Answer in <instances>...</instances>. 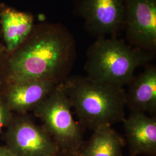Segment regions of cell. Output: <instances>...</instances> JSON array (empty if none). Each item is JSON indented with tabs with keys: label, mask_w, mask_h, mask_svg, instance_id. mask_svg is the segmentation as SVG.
I'll use <instances>...</instances> for the list:
<instances>
[{
	"label": "cell",
	"mask_w": 156,
	"mask_h": 156,
	"mask_svg": "<svg viewBox=\"0 0 156 156\" xmlns=\"http://www.w3.org/2000/svg\"><path fill=\"white\" fill-rule=\"evenodd\" d=\"M1 32L8 53L16 49L27 39L34 27L32 15L4 4L0 5Z\"/></svg>",
	"instance_id": "10"
},
{
	"label": "cell",
	"mask_w": 156,
	"mask_h": 156,
	"mask_svg": "<svg viewBox=\"0 0 156 156\" xmlns=\"http://www.w3.org/2000/svg\"><path fill=\"white\" fill-rule=\"evenodd\" d=\"M126 104L132 112L154 113L156 111V68L148 66L128 84Z\"/></svg>",
	"instance_id": "9"
},
{
	"label": "cell",
	"mask_w": 156,
	"mask_h": 156,
	"mask_svg": "<svg viewBox=\"0 0 156 156\" xmlns=\"http://www.w3.org/2000/svg\"><path fill=\"white\" fill-rule=\"evenodd\" d=\"M76 11L97 39L117 38L124 28V0H79Z\"/></svg>",
	"instance_id": "5"
},
{
	"label": "cell",
	"mask_w": 156,
	"mask_h": 156,
	"mask_svg": "<svg viewBox=\"0 0 156 156\" xmlns=\"http://www.w3.org/2000/svg\"><path fill=\"white\" fill-rule=\"evenodd\" d=\"M152 53L117 38L97 39L87 50L86 76L120 87L128 85L137 68L151 59Z\"/></svg>",
	"instance_id": "3"
},
{
	"label": "cell",
	"mask_w": 156,
	"mask_h": 156,
	"mask_svg": "<svg viewBox=\"0 0 156 156\" xmlns=\"http://www.w3.org/2000/svg\"><path fill=\"white\" fill-rule=\"evenodd\" d=\"M71 108L61 83L34 109L60 151L77 153L83 146L82 132L73 117Z\"/></svg>",
	"instance_id": "4"
},
{
	"label": "cell",
	"mask_w": 156,
	"mask_h": 156,
	"mask_svg": "<svg viewBox=\"0 0 156 156\" xmlns=\"http://www.w3.org/2000/svg\"><path fill=\"white\" fill-rule=\"evenodd\" d=\"M4 50H5V47H3V46L0 45V55L4 51Z\"/></svg>",
	"instance_id": "16"
},
{
	"label": "cell",
	"mask_w": 156,
	"mask_h": 156,
	"mask_svg": "<svg viewBox=\"0 0 156 156\" xmlns=\"http://www.w3.org/2000/svg\"><path fill=\"white\" fill-rule=\"evenodd\" d=\"M123 29L132 46L153 53L156 49V0H124Z\"/></svg>",
	"instance_id": "6"
},
{
	"label": "cell",
	"mask_w": 156,
	"mask_h": 156,
	"mask_svg": "<svg viewBox=\"0 0 156 156\" xmlns=\"http://www.w3.org/2000/svg\"><path fill=\"white\" fill-rule=\"evenodd\" d=\"M58 84L47 80L13 83L7 93L6 104L11 110L17 111L35 109Z\"/></svg>",
	"instance_id": "11"
},
{
	"label": "cell",
	"mask_w": 156,
	"mask_h": 156,
	"mask_svg": "<svg viewBox=\"0 0 156 156\" xmlns=\"http://www.w3.org/2000/svg\"><path fill=\"white\" fill-rule=\"evenodd\" d=\"M125 140L131 156L156 154V118L146 113L132 112L123 121Z\"/></svg>",
	"instance_id": "8"
},
{
	"label": "cell",
	"mask_w": 156,
	"mask_h": 156,
	"mask_svg": "<svg viewBox=\"0 0 156 156\" xmlns=\"http://www.w3.org/2000/svg\"><path fill=\"white\" fill-rule=\"evenodd\" d=\"M0 156H15L6 146H0Z\"/></svg>",
	"instance_id": "14"
},
{
	"label": "cell",
	"mask_w": 156,
	"mask_h": 156,
	"mask_svg": "<svg viewBox=\"0 0 156 156\" xmlns=\"http://www.w3.org/2000/svg\"><path fill=\"white\" fill-rule=\"evenodd\" d=\"M62 84L84 127L94 130L123 122L126 106L123 87L86 76L68 77Z\"/></svg>",
	"instance_id": "2"
},
{
	"label": "cell",
	"mask_w": 156,
	"mask_h": 156,
	"mask_svg": "<svg viewBox=\"0 0 156 156\" xmlns=\"http://www.w3.org/2000/svg\"><path fill=\"white\" fill-rule=\"evenodd\" d=\"M6 146L15 156H57L60 151L45 129L27 118L19 119L11 125Z\"/></svg>",
	"instance_id": "7"
},
{
	"label": "cell",
	"mask_w": 156,
	"mask_h": 156,
	"mask_svg": "<svg viewBox=\"0 0 156 156\" xmlns=\"http://www.w3.org/2000/svg\"><path fill=\"white\" fill-rule=\"evenodd\" d=\"M11 109L4 101L0 98V131L2 127L9 121Z\"/></svg>",
	"instance_id": "13"
},
{
	"label": "cell",
	"mask_w": 156,
	"mask_h": 156,
	"mask_svg": "<svg viewBox=\"0 0 156 156\" xmlns=\"http://www.w3.org/2000/svg\"><path fill=\"white\" fill-rule=\"evenodd\" d=\"M57 156H79L78 153H66L60 151Z\"/></svg>",
	"instance_id": "15"
},
{
	"label": "cell",
	"mask_w": 156,
	"mask_h": 156,
	"mask_svg": "<svg viewBox=\"0 0 156 156\" xmlns=\"http://www.w3.org/2000/svg\"><path fill=\"white\" fill-rule=\"evenodd\" d=\"M9 53L7 71L12 83L47 80L60 84L68 77L75 62L76 42L61 23H42Z\"/></svg>",
	"instance_id": "1"
},
{
	"label": "cell",
	"mask_w": 156,
	"mask_h": 156,
	"mask_svg": "<svg viewBox=\"0 0 156 156\" xmlns=\"http://www.w3.org/2000/svg\"><path fill=\"white\" fill-rule=\"evenodd\" d=\"M79 156H122L125 140L112 126L95 129Z\"/></svg>",
	"instance_id": "12"
}]
</instances>
